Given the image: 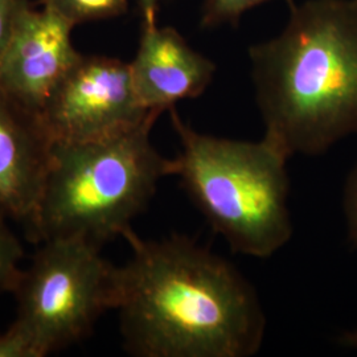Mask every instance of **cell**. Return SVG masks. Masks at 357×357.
I'll list each match as a JSON object with an SVG mask.
<instances>
[{
  "instance_id": "obj_1",
  "label": "cell",
  "mask_w": 357,
  "mask_h": 357,
  "mask_svg": "<svg viewBox=\"0 0 357 357\" xmlns=\"http://www.w3.org/2000/svg\"><path fill=\"white\" fill-rule=\"evenodd\" d=\"M123 238L116 305L126 352L137 357H250L266 317L255 287L228 259L184 234Z\"/></svg>"
},
{
  "instance_id": "obj_2",
  "label": "cell",
  "mask_w": 357,
  "mask_h": 357,
  "mask_svg": "<svg viewBox=\"0 0 357 357\" xmlns=\"http://www.w3.org/2000/svg\"><path fill=\"white\" fill-rule=\"evenodd\" d=\"M249 59L265 135L290 158L357 134V0L291 4L281 33Z\"/></svg>"
},
{
  "instance_id": "obj_3",
  "label": "cell",
  "mask_w": 357,
  "mask_h": 357,
  "mask_svg": "<svg viewBox=\"0 0 357 357\" xmlns=\"http://www.w3.org/2000/svg\"><path fill=\"white\" fill-rule=\"evenodd\" d=\"M156 119L97 141L54 143L31 240L84 238L102 246L132 229L160 180L175 174V160L151 142Z\"/></svg>"
},
{
  "instance_id": "obj_4",
  "label": "cell",
  "mask_w": 357,
  "mask_h": 357,
  "mask_svg": "<svg viewBox=\"0 0 357 357\" xmlns=\"http://www.w3.org/2000/svg\"><path fill=\"white\" fill-rule=\"evenodd\" d=\"M168 112L180 142L174 176L211 228L240 255L281 250L293 237L287 153L266 135L253 142L199 132L175 107Z\"/></svg>"
},
{
  "instance_id": "obj_5",
  "label": "cell",
  "mask_w": 357,
  "mask_h": 357,
  "mask_svg": "<svg viewBox=\"0 0 357 357\" xmlns=\"http://www.w3.org/2000/svg\"><path fill=\"white\" fill-rule=\"evenodd\" d=\"M22 268L13 294L15 321L50 355L89 336L103 312L115 310L118 266L84 238L43 241Z\"/></svg>"
},
{
  "instance_id": "obj_6",
  "label": "cell",
  "mask_w": 357,
  "mask_h": 357,
  "mask_svg": "<svg viewBox=\"0 0 357 357\" xmlns=\"http://www.w3.org/2000/svg\"><path fill=\"white\" fill-rule=\"evenodd\" d=\"M160 114L142 105L130 64L81 53L53 90L41 116L54 143H77L112 137Z\"/></svg>"
},
{
  "instance_id": "obj_7",
  "label": "cell",
  "mask_w": 357,
  "mask_h": 357,
  "mask_svg": "<svg viewBox=\"0 0 357 357\" xmlns=\"http://www.w3.org/2000/svg\"><path fill=\"white\" fill-rule=\"evenodd\" d=\"M73 28L51 8L28 7L0 61V89L41 115L53 90L81 56L73 45Z\"/></svg>"
},
{
  "instance_id": "obj_8",
  "label": "cell",
  "mask_w": 357,
  "mask_h": 357,
  "mask_svg": "<svg viewBox=\"0 0 357 357\" xmlns=\"http://www.w3.org/2000/svg\"><path fill=\"white\" fill-rule=\"evenodd\" d=\"M54 141L43 116L0 89V213L31 229Z\"/></svg>"
},
{
  "instance_id": "obj_9",
  "label": "cell",
  "mask_w": 357,
  "mask_h": 357,
  "mask_svg": "<svg viewBox=\"0 0 357 357\" xmlns=\"http://www.w3.org/2000/svg\"><path fill=\"white\" fill-rule=\"evenodd\" d=\"M128 64L142 105L159 113L204 94L216 72L215 63L195 51L175 28L156 23L143 24L138 51Z\"/></svg>"
},
{
  "instance_id": "obj_10",
  "label": "cell",
  "mask_w": 357,
  "mask_h": 357,
  "mask_svg": "<svg viewBox=\"0 0 357 357\" xmlns=\"http://www.w3.org/2000/svg\"><path fill=\"white\" fill-rule=\"evenodd\" d=\"M43 6L76 26L116 17L128 11V0H43Z\"/></svg>"
},
{
  "instance_id": "obj_11",
  "label": "cell",
  "mask_w": 357,
  "mask_h": 357,
  "mask_svg": "<svg viewBox=\"0 0 357 357\" xmlns=\"http://www.w3.org/2000/svg\"><path fill=\"white\" fill-rule=\"evenodd\" d=\"M7 221L8 218L0 213V296L13 293L23 268L20 262L24 257L20 240Z\"/></svg>"
},
{
  "instance_id": "obj_12",
  "label": "cell",
  "mask_w": 357,
  "mask_h": 357,
  "mask_svg": "<svg viewBox=\"0 0 357 357\" xmlns=\"http://www.w3.org/2000/svg\"><path fill=\"white\" fill-rule=\"evenodd\" d=\"M266 1L270 0H205L202 26L215 28L228 23H236L243 13ZM286 1L289 6L294 4L293 0Z\"/></svg>"
},
{
  "instance_id": "obj_13",
  "label": "cell",
  "mask_w": 357,
  "mask_h": 357,
  "mask_svg": "<svg viewBox=\"0 0 357 357\" xmlns=\"http://www.w3.org/2000/svg\"><path fill=\"white\" fill-rule=\"evenodd\" d=\"M44 356L38 342L17 321H13L7 331L0 332V357Z\"/></svg>"
},
{
  "instance_id": "obj_14",
  "label": "cell",
  "mask_w": 357,
  "mask_h": 357,
  "mask_svg": "<svg viewBox=\"0 0 357 357\" xmlns=\"http://www.w3.org/2000/svg\"><path fill=\"white\" fill-rule=\"evenodd\" d=\"M28 7H31L28 0H0V61L13 38L19 19Z\"/></svg>"
},
{
  "instance_id": "obj_15",
  "label": "cell",
  "mask_w": 357,
  "mask_h": 357,
  "mask_svg": "<svg viewBox=\"0 0 357 357\" xmlns=\"http://www.w3.org/2000/svg\"><path fill=\"white\" fill-rule=\"evenodd\" d=\"M344 213L348 240L357 249V165L347 178L344 188Z\"/></svg>"
},
{
  "instance_id": "obj_16",
  "label": "cell",
  "mask_w": 357,
  "mask_h": 357,
  "mask_svg": "<svg viewBox=\"0 0 357 357\" xmlns=\"http://www.w3.org/2000/svg\"><path fill=\"white\" fill-rule=\"evenodd\" d=\"M137 3L143 16V24L156 23V13L160 0H137Z\"/></svg>"
},
{
  "instance_id": "obj_17",
  "label": "cell",
  "mask_w": 357,
  "mask_h": 357,
  "mask_svg": "<svg viewBox=\"0 0 357 357\" xmlns=\"http://www.w3.org/2000/svg\"><path fill=\"white\" fill-rule=\"evenodd\" d=\"M337 343L340 345H343L345 348L357 349V330L342 333V335L339 336V339H337Z\"/></svg>"
}]
</instances>
